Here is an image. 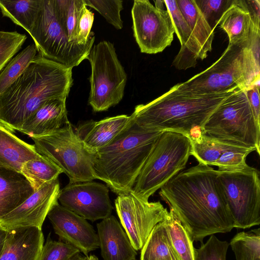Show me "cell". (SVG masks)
<instances>
[{"label": "cell", "mask_w": 260, "mask_h": 260, "mask_svg": "<svg viewBox=\"0 0 260 260\" xmlns=\"http://www.w3.org/2000/svg\"><path fill=\"white\" fill-rule=\"evenodd\" d=\"M67 98L51 99L39 107L18 131L29 137L51 134L70 122L66 108Z\"/></svg>", "instance_id": "44dd1931"}, {"label": "cell", "mask_w": 260, "mask_h": 260, "mask_svg": "<svg viewBox=\"0 0 260 260\" xmlns=\"http://www.w3.org/2000/svg\"><path fill=\"white\" fill-rule=\"evenodd\" d=\"M260 7L245 0H233L219 24L228 35L230 45H246L253 31L260 28Z\"/></svg>", "instance_id": "e0dca14e"}, {"label": "cell", "mask_w": 260, "mask_h": 260, "mask_svg": "<svg viewBox=\"0 0 260 260\" xmlns=\"http://www.w3.org/2000/svg\"><path fill=\"white\" fill-rule=\"evenodd\" d=\"M47 217L59 241L77 248L86 256L99 248L97 233L93 226L82 217L62 206L57 202Z\"/></svg>", "instance_id": "2e32d148"}, {"label": "cell", "mask_w": 260, "mask_h": 260, "mask_svg": "<svg viewBox=\"0 0 260 260\" xmlns=\"http://www.w3.org/2000/svg\"><path fill=\"white\" fill-rule=\"evenodd\" d=\"M259 85H254L246 90L247 96L257 125L260 127Z\"/></svg>", "instance_id": "60d3db41"}, {"label": "cell", "mask_w": 260, "mask_h": 260, "mask_svg": "<svg viewBox=\"0 0 260 260\" xmlns=\"http://www.w3.org/2000/svg\"><path fill=\"white\" fill-rule=\"evenodd\" d=\"M37 47L31 44L13 57L0 73V94L5 91L22 74L37 55Z\"/></svg>", "instance_id": "1f68e13d"}, {"label": "cell", "mask_w": 260, "mask_h": 260, "mask_svg": "<svg viewBox=\"0 0 260 260\" xmlns=\"http://www.w3.org/2000/svg\"><path fill=\"white\" fill-rule=\"evenodd\" d=\"M235 260H260V230L238 233L229 243Z\"/></svg>", "instance_id": "d6a6232c"}, {"label": "cell", "mask_w": 260, "mask_h": 260, "mask_svg": "<svg viewBox=\"0 0 260 260\" xmlns=\"http://www.w3.org/2000/svg\"><path fill=\"white\" fill-rule=\"evenodd\" d=\"M200 48L204 59L212 50L214 31L208 23L194 0H176Z\"/></svg>", "instance_id": "d4e9b609"}, {"label": "cell", "mask_w": 260, "mask_h": 260, "mask_svg": "<svg viewBox=\"0 0 260 260\" xmlns=\"http://www.w3.org/2000/svg\"><path fill=\"white\" fill-rule=\"evenodd\" d=\"M78 252L80 251L71 245L52 240L49 233L38 260H69Z\"/></svg>", "instance_id": "8d00e7d4"}, {"label": "cell", "mask_w": 260, "mask_h": 260, "mask_svg": "<svg viewBox=\"0 0 260 260\" xmlns=\"http://www.w3.org/2000/svg\"><path fill=\"white\" fill-rule=\"evenodd\" d=\"M164 221L176 259L194 260L193 241L171 209Z\"/></svg>", "instance_id": "484cf974"}, {"label": "cell", "mask_w": 260, "mask_h": 260, "mask_svg": "<svg viewBox=\"0 0 260 260\" xmlns=\"http://www.w3.org/2000/svg\"><path fill=\"white\" fill-rule=\"evenodd\" d=\"M251 152L249 151L235 150L225 151L211 166H216L218 170L233 169L244 167L247 165L246 162V157Z\"/></svg>", "instance_id": "ab89813d"}, {"label": "cell", "mask_w": 260, "mask_h": 260, "mask_svg": "<svg viewBox=\"0 0 260 260\" xmlns=\"http://www.w3.org/2000/svg\"><path fill=\"white\" fill-rule=\"evenodd\" d=\"M234 91L198 94L176 84L153 101L136 106L131 115L144 128L173 132L188 138L195 131H202L211 114Z\"/></svg>", "instance_id": "3957f363"}, {"label": "cell", "mask_w": 260, "mask_h": 260, "mask_svg": "<svg viewBox=\"0 0 260 260\" xmlns=\"http://www.w3.org/2000/svg\"><path fill=\"white\" fill-rule=\"evenodd\" d=\"M190 152L188 137L173 132H163L131 190L139 198L148 201L150 196L185 168Z\"/></svg>", "instance_id": "8992f818"}, {"label": "cell", "mask_w": 260, "mask_h": 260, "mask_svg": "<svg viewBox=\"0 0 260 260\" xmlns=\"http://www.w3.org/2000/svg\"><path fill=\"white\" fill-rule=\"evenodd\" d=\"M159 194L185 228L193 241L226 233L234 222L217 178V171L199 163L180 172Z\"/></svg>", "instance_id": "6da1fadb"}, {"label": "cell", "mask_w": 260, "mask_h": 260, "mask_svg": "<svg viewBox=\"0 0 260 260\" xmlns=\"http://www.w3.org/2000/svg\"><path fill=\"white\" fill-rule=\"evenodd\" d=\"M203 134L259 154L260 127L254 119L245 90H237L211 114Z\"/></svg>", "instance_id": "52a82bcc"}, {"label": "cell", "mask_w": 260, "mask_h": 260, "mask_svg": "<svg viewBox=\"0 0 260 260\" xmlns=\"http://www.w3.org/2000/svg\"><path fill=\"white\" fill-rule=\"evenodd\" d=\"M216 171L234 228L246 229L259 225V171L248 165Z\"/></svg>", "instance_id": "30bf717a"}, {"label": "cell", "mask_w": 260, "mask_h": 260, "mask_svg": "<svg viewBox=\"0 0 260 260\" xmlns=\"http://www.w3.org/2000/svg\"><path fill=\"white\" fill-rule=\"evenodd\" d=\"M60 190L58 178L44 184L20 205L1 218V226L7 230L25 226L42 229L49 212L58 202Z\"/></svg>", "instance_id": "9a60e30c"}, {"label": "cell", "mask_w": 260, "mask_h": 260, "mask_svg": "<svg viewBox=\"0 0 260 260\" xmlns=\"http://www.w3.org/2000/svg\"><path fill=\"white\" fill-rule=\"evenodd\" d=\"M30 138L37 152L59 167L70 182L96 179L92 167L93 153L84 147L70 122L51 134Z\"/></svg>", "instance_id": "8fae6325"}, {"label": "cell", "mask_w": 260, "mask_h": 260, "mask_svg": "<svg viewBox=\"0 0 260 260\" xmlns=\"http://www.w3.org/2000/svg\"><path fill=\"white\" fill-rule=\"evenodd\" d=\"M87 260H99V258L94 255L91 254L89 256H87Z\"/></svg>", "instance_id": "ee69618b"}, {"label": "cell", "mask_w": 260, "mask_h": 260, "mask_svg": "<svg viewBox=\"0 0 260 260\" xmlns=\"http://www.w3.org/2000/svg\"><path fill=\"white\" fill-rule=\"evenodd\" d=\"M94 20V14L85 6L79 17L76 27V44L79 45L86 44L94 37L91 32Z\"/></svg>", "instance_id": "f35d334b"}, {"label": "cell", "mask_w": 260, "mask_h": 260, "mask_svg": "<svg viewBox=\"0 0 260 260\" xmlns=\"http://www.w3.org/2000/svg\"><path fill=\"white\" fill-rule=\"evenodd\" d=\"M96 227L104 260H136L137 251L114 216L111 215L102 219Z\"/></svg>", "instance_id": "d6986e66"}, {"label": "cell", "mask_w": 260, "mask_h": 260, "mask_svg": "<svg viewBox=\"0 0 260 260\" xmlns=\"http://www.w3.org/2000/svg\"><path fill=\"white\" fill-rule=\"evenodd\" d=\"M191 145L190 155L193 156L199 163L211 166L220 155L228 150H253L232 145L209 137L204 134L196 139H189Z\"/></svg>", "instance_id": "4316f807"}, {"label": "cell", "mask_w": 260, "mask_h": 260, "mask_svg": "<svg viewBox=\"0 0 260 260\" xmlns=\"http://www.w3.org/2000/svg\"><path fill=\"white\" fill-rule=\"evenodd\" d=\"M7 232L8 230L3 228L0 225V256L1 255L4 249Z\"/></svg>", "instance_id": "b9f144b4"}, {"label": "cell", "mask_w": 260, "mask_h": 260, "mask_svg": "<svg viewBox=\"0 0 260 260\" xmlns=\"http://www.w3.org/2000/svg\"><path fill=\"white\" fill-rule=\"evenodd\" d=\"M120 224L134 249H142L154 227L169 211L159 202L144 201L132 190L118 194L114 202Z\"/></svg>", "instance_id": "4fadbf2b"}, {"label": "cell", "mask_w": 260, "mask_h": 260, "mask_svg": "<svg viewBox=\"0 0 260 260\" xmlns=\"http://www.w3.org/2000/svg\"><path fill=\"white\" fill-rule=\"evenodd\" d=\"M21 172L28 180L35 191L44 184L57 179L63 173L55 164L43 155L24 162Z\"/></svg>", "instance_id": "f546056e"}, {"label": "cell", "mask_w": 260, "mask_h": 260, "mask_svg": "<svg viewBox=\"0 0 260 260\" xmlns=\"http://www.w3.org/2000/svg\"><path fill=\"white\" fill-rule=\"evenodd\" d=\"M132 118V115H120L98 121L91 120L80 124L75 132L86 149L94 153L110 144L127 127Z\"/></svg>", "instance_id": "ac0fdd59"}, {"label": "cell", "mask_w": 260, "mask_h": 260, "mask_svg": "<svg viewBox=\"0 0 260 260\" xmlns=\"http://www.w3.org/2000/svg\"><path fill=\"white\" fill-rule=\"evenodd\" d=\"M87 59L91 69L88 104L94 112L107 111L122 99L127 75L109 41L93 46Z\"/></svg>", "instance_id": "9c48e42d"}, {"label": "cell", "mask_w": 260, "mask_h": 260, "mask_svg": "<svg viewBox=\"0 0 260 260\" xmlns=\"http://www.w3.org/2000/svg\"><path fill=\"white\" fill-rule=\"evenodd\" d=\"M85 5L96 10L116 29L123 27L120 12L123 9L121 0H84Z\"/></svg>", "instance_id": "836d02e7"}, {"label": "cell", "mask_w": 260, "mask_h": 260, "mask_svg": "<svg viewBox=\"0 0 260 260\" xmlns=\"http://www.w3.org/2000/svg\"><path fill=\"white\" fill-rule=\"evenodd\" d=\"M233 0H194L211 27L214 29Z\"/></svg>", "instance_id": "74e56055"}, {"label": "cell", "mask_w": 260, "mask_h": 260, "mask_svg": "<svg viewBox=\"0 0 260 260\" xmlns=\"http://www.w3.org/2000/svg\"><path fill=\"white\" fill-rule=\"evenodd\" d=\"M260 31L245 46L229 44L220 58L205 71L177 84L184 90L210 94L247 90L259 85Z\"/></svg>", "instance_id": "5b68a950"}, {"label": "cell", "mask_w": 260, "mask_h": 260, "mask_svg": "<svg viewBox=\"0 0 260 260\" xmlns=\"http://www.w3.org/2000/svg\"><path fill=\"white\" fill-rule=\"evenodd\" d=\"M60 205L92 222L111 215L113 207L107 185L93 181L70 182L60 189Z\"/></svg>", "instance_id": "5bb4252c"}, {"label": "cell", "mask_w": 260, "mask_h": 260, "mask_svg": "<svg viewBox=\"0 0 260 260\" xmlns=\"http://www.w3.org/2000/svg\"><path fill=\"white\" fill-rule=\"evenodd\" d=\"M42 156L34 145L21 140L0 122V164L21 172L24 162Z\"/></svg>", "instance_id": "cb8c5ba5"}, {"label": "cell", "mask_w": 260, "mask_h": 260, "mask_svg": "<svg viewBox=\"0 0 260 260\" xmlns=\"http://www.w3.org/2000/svg\"><path fill=\"white\" fill-rule=\"evenodd\" d=\"M53 3L57 19L69 42L77 44L76 27L81 11L86 6L84 0H53Z\"/></svg>", "instance_id": "4dcf8cb0"}, {"label": "cell", "mask_w": 260, "mask_h": 260, "mask_svg": "<svg viewBox=\"0 0 260 260\" xmlns=\"http://www.w3.org/2000/svg\"><path fill=\"white\" fill-rule=\"evenodd\" d=\"M73 82L72 69L37 54L0 94V122L12 132L19 131L45 102L67 98Z\"/></svg>", "instance_id": "7a4b0ae2"}, {"label": "cell", "mask_w": 260, "mask_h": 260, "mask_svg": "<svg viewBox=\"0 0 260 260\" xmlns=\"http://www.w3.org/2000/svg\"><path fill=\"white\" fill-rule=\"evenodd\" d=\"M27 37L16 31L0 30V72L20 50Z\"/></svg>", "instance_id": "e575fe53"}, {"label": "cell", "mask_w": 260, "mask_h": 260, "mask_svg": "<svg viewBox=\"0 0 260 260\" xmlns=\"http://www.w3.org/2000/svg\"><path fill=\"white\" fill-rule=\"evenodd\" d=\"M165 5L169 12L174 31L181 44V49L173 62L179 70L194 67L198 59L203 60L200 48L192 31L182 15L176 0H165Z\"/></svg>", "instance_id": "7402d4cb"}, {"label": "cell", "mask_w": 260, "mask_h": 260, "mask_svg": "<svg viewBox=\"0 0 260 260\" xmlns=\"http://www.w3.org/2000/svg\"><path fill=\"white\" fill-rule=\"evenodd\" d=\"M35 191L21 172L0 164V218L20 205Z\"/></svg>", "instance_id": "603a6c76"}, {"label": "cell", "mask_w": 260, "mask_h": 260, "mask_svg": "<svg viewBox=\"0 0 260 260\" xmlns=\"http://www.w3.org/2000/svg\"><path fill=\"white\" fill-rule=\"evenodd\" d=\"M230 244L212 235L199 248H194V260H226Z\"/></svg>", "instance_id": "d590c367"}, {"label": "cell", "mask_w": 260, "mask_h": 260, "mask_svg": "<svg viewBox=\"0 0 260 260\" xmlns=\"http://www.w3.org/2000/svg\"><path fill=\"white\" fill-rule=\"evenodd\" d=\"M44 244V235L39 228L9 230L0 260H38Z\"/></svg>", "instance_id": "ffe728a7"}, {"label": "cell", "mask_w": 260, "mask_h": 260, "mask_svg": "<svg viewBox=\"0 0 260 260\" xmlns=\"http://www.w3.org/2000/svg\"><path fill=\"white\" fill-rule=\"evenodd\" d=\"M69 260H87V257L78 252L72 256Z\"/></svg>", "instance_id": "7bdbcfd3"}, {"label": "cell", "mask_w": 260, "mask_h": 260, "mask_svg": "<svg viewBox=\"0 0 260 260\" xmlns=\"http://www.w3.org/2000/svg\"><path fill=\"white\" fill-rule=\"evenodd\" d=\"M140 260H176L162 221L151 231L141 249Z\"/></svg>", "instance_id": "f1b7e54d"}, {"label": "cell", "mask_w": 260, "mask_h": 260, "mask_svg": "<svg viewBox=\"0 0 260 260\" xmlns=\"http://www.w3.org/2000/svg\"><path fill=\"white\" fill-rule=\"evenodd\" d=\"M162 133L144 128L133 118L110 144L93 153L95 179L104 181L117 195L131 190Z\"/></svg>", "instance_id": "277c9868"}, {"label": "cell", "mask_w": 260, "mask_h": 260, "mask_svg": "<svg viewBox=\"0 0 260 260\" xmlns=\"http://www.w3.org/2000/svg\"><path fill=\"white\" fill-rule=\"evenodd\" d=\"M40 5L41 0L0 1L3 15L28 33L34 25Z\"/></svg>", "instance_id": "83f0119b"}, {"label": "cell", "mask_w": 260, "mask_h": 260, "mask_svg": "<svg viewBox=\"0 0 260 260\" xmlns=\"http://www.w3.org/2000/svg\"><path fill=\"white\" fill-rule=\"evenodd\" d=\"M131 13L134 36L142 53L156 54L171 45L175 31L167 9L148 0H135Z\"/></svg>", "instance_id": "7c38bea8"}, {"label": "cell", "mask_w": 260, "mask_h": 260, "mask_svg": "<svg viewBox=\"0 0 260 260\" xmlns=\"http://www.w3.org/2000/svg\"><path fill=\"white\" fill-rule=\"evenodd\" d=\"M29 34L38 54L72 69L87 59L95 40L93 37L83 45L70 43L57 19L53 0H41L37 17Z\"/></svg>", "instance_id": "ba28073f"}]
</instances>
